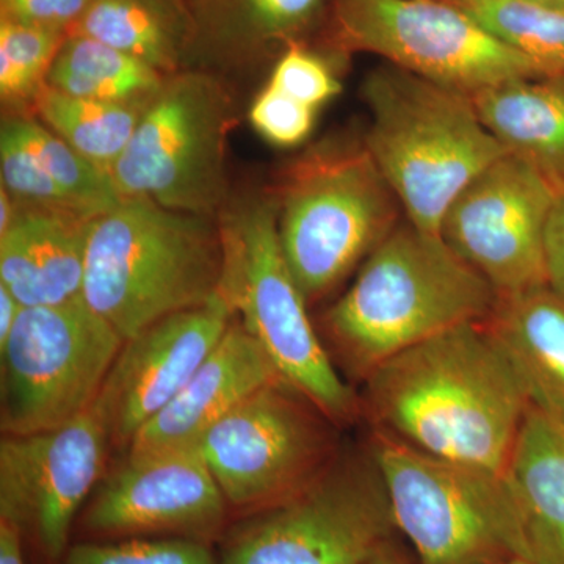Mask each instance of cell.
I'll return each instance as SVG.
<instances>
[{
	"instance_id": "cell-1",
	"label": "cell",
	"mask_w": 564,
	"mask_h": 564,
	"mask_svg": "<svg viewBox=\"0 0 564 564\" xmlns=\"http://www.w3.org/2000/svg\"><path fill=\"white\" fill-rule=\"evenodd\" d=\"M366 380L367 411L383 433L437 458L507 473L532 403L485 322L414 345Z\"/></svg>"
},
{
	"instance_id": "cell-2",
	"label": "cell",
	"mask_w": 564,
	"mask_h": 564,
	"mask_svg": "<svg viewBox=\"0 0 564 564\" xmlns=\"http://www.w3.org/2000/svg\"><path fill=\"white\" fill-rule=\"evenodd\" d=\"M497 292L443 237L395 226L326 314V329L362 378L414 345L486 322Z\"/></svg>"
},
{
	"instance_id": "cell-3",
	"label": "cell",
	"mask_w": 564,
	"mask_h": 564,
	"mask_svg": "<svg viewBox=\"0 0 564 564\" xmlns=\"http://www.w3.org/2000/svg\"><path fill=\"white\" fill-rule=\"evenodd\" d=\"M217 218L124 198L88 225L85 303L129 340L220 292Z\"/></svg>"
},
{
	"instance_id": "cell-4",
	"label": "cell",
	"mask_w": 564,
	"mask_h": 564,
	"mask_svg": "<svg viewBox=\"0 0 564 564\" xmlns=\"http://www.w3.org/2000/svg\"><path fill=\"white\" fill-rule=\"evenodd\" d=\"M362 98L372 117L364 143L408 221L443 237L445 214L459 193L510 151L469 96L389 63L369 73Z\"/></svg>"
},
{
	"instance_id": "cell-5",
	"label": "cell",
	"mask_w": 564,
	"mask_h": 564,
	"mask_svg": "<svg viewBox=\"0 0 564 564\" xmlns=\"http://www.w3.org/2000/svg\"><path fill=\"white\" fill-rule=\"evenodd\" d=\"M223 243L220 293L258 340L281 380L329 422H350L358 399L334 369L285 262L273 196L229 199L217 217Z\"/></svg>"
},
{
	"instance_id": "cell-6",
	"label": "cell",
	"mask_w": 564,
	"mask_h": 564,
	"mask_svg": "<svg viewBox=\"0 0 564 564\" xmlns=\"http://www.w3.org/2000/svg\"><path fill=\"white\" fill-rule=\"evenodd\" d=\"M285 262L321 299L395 228L399 199L366 143L329 140L285 166L273 193Z\"/></svg>"
},
{
	"instance_id": "cell-7",
	"label": "cell",
	"mask_w": 564,
	"mask_h": 564,
	"mask_svg": "<svg viewBox=\"0 0 564 564\" xmlns=\"http://www.w3.org/2000/svg\"><path fill=\"white\" fill-rule=\"evenodd\" d=\"M375 440L393 521L421 564L527 560L521 514L505 475L437 458L388 433Z\"/></svg>"
},
{
	"instance_id": "cell-8",
	"label": "cell",
	"mask_w": 564,
	"mask_h": 564,
	"mask_svg": "<svg viewBox=\"0 0 564 564\" xmlns=\"http://www.w3.org/2000/svg\"><path fill=\"white\" fill-rule=\"evenodd\" d=\"M236 122L218 74L180 70L148 104L111 180L122 198L217 218L229 202L226 148Z\"/></svg>"
},
{
	"instance_id": "cell-9",
	"label": "cell",
	"mask_w": 564,
	"mask_h": 564,
	"mask_svg": "<svg viewBox=\"0 0 564 564\" xmlns=\"http://www.w3.org/2000/svg\"><path fill=\"white\" fill-rule=\"evenodd\" d=\"M380 469L329 463L302 491L229 527L220 564H366L395 530Z\"/></svg>"
},
{
	"instance_id": "cell-10",
	"label": "cell",
	"mask_w": 564,
	"mask_h": 564,
	"mask_svg": "<svg viewBox=\"0 0 564 564\" xmlns=\"http://www.w3.org/2000/svg\"><path fill=\"white\" fill-rule=\"evenodd\" d=\"M124 339L84 299L22 307L0 344L3 434L51 432L98 400Z\"/></svg>"
},
{
	"instance_id": "cell-11",
	"label": "cell",
	"mask_w": 564,
	"mask_h": 564,
	"mask_svg": "<svg viewBox=\"0 0 564 564\" xmlns=\"http://www.w3.org/2000/svg\"><path fill=\"white\" fill-rule=\"evenodd\" d=\"M329 41L467 96L545 77L454 0H332Z\"/></svg>"
},
{
	"instance_id": "cell-12",
	"label": "cell",
	"mask_w": 564,
	"mask_h": 564,
	"mask_svg": "<svg viewBox=\"0 0 564 564\" xmlns=\"http://www.w3.org/2000/svg\"><path fill=\"white\" fill-rule=\"evenodd\" d=\"M329 421L284 381L259 389L199 441V454L232 513L284 502L328 466Z\"/></svg>"
},
{
	"instance_id": "cell-13",
	"label": "cell",
	"mask_w": 564,
	"mask_h": 564,
	"mask_svg": "<svg viewBox=\"0 0 564 564\" xmlns=\"http://www.w3.org/2000/svg\"><path fill=\"white\" fill-rule=\"evenodd\" d=\"M110 434L93 408L51 432L0 443V521L10 522L46 564H61L82 507L106 464Z\"/></svg>"
},
{
	"instance_id": "cell-14",
	"label": "cell",
	"mask_w": 564,
	"mask_h": 564,
	"mask_svg": "<svg viewBox=\"0 0 564 564\" xmlns=\"http://www.w3.org/2000/svg\"><path fill=\"white\" fill-rule=\"evenodd\" d=\"M558 193L543 173L508 152L459 193L441 234L497 296L549 285L545 231Z\"/></svg>"
},
{
	"instance_id": "cell-15",
	"label": "cell",
	"mask_w": 564,
	"mask_h": 564,
	"mask_svg": "<svg viewBox=\"0 0 564 564\" xmlns=\"http://www.w3.org/2000/svg\"><path fill=\"white\" fill-rule=\"evenodd\" d=\"M231 510L198 447L128 458L98 486L77 524L84 540L184 538L214 544Z\"/></svg>"
},
{
	"instance_id": "cell-16",
	"label": "cell",
	"mask_w": 564,
	"mask_h": 564,
	"mask_svg": "<svg viewBox=\"0 0 564 564\" xmlns=\"http://www.w3.org/2000/svg\"><path fill=\"white\" fill-rule=\"evenodd\" d=\"M232 318L218 292L202 306L166 315L126 340L95 403L110 440L129 447L191 381Z\"/></svg>"
},
{
	"instance_id": "cell-17",
	"label": "cell",
	"mask_w": 564,
	"mask_h": 564,
	"mask_svg": "<svg viewBox=\"0 0 564 564\" xmlns=\"http://www.w3.org/2000/svg\"><path fill=\"white\" fill-rule=\"evenodd\" d=\"M276 381L282 380L269 356L234 315L191 381L133 437L128 458L195 448L234 408Z\"/></svg>"
},
{
	"instance_id": "cell-18",
	"label": "cell",
	"mask_w": 564,
	"mask_h": 564,
	"mask_svg": "<svg viewBox=\"0 0 564 564\" xmlns=\"http://www.w3.org/2000/svg\"><path fill=\"white\" fill-rule=\"evenodd\" d=\"M2 187L18 206L95 220L122 202L109 173L73 150L33 113H3Z\"/></svg>"
},
{
	"instance_id": "cell-19",
	"label": "cell",
	"mask_w": 564,
	"mask_h": 564,
	"mask_svg": "<svg viewBox=\"0 0 564 564\" xmlns=\"http://www.w3.org/2000/svg\"><path fill=\"white\" fill-rule=\"evenodd\" d=\"M326 0H188L191 36L185 69L247 70L303 40Z\"/></svg>"
},
{
	"instance_id": "cell-20",
	"label": "cell",
	"mask_w": 564,
	"mask_h": 564,
	"mask_svg": "<svg viewBox=\"0 0 564 564\" xmlns=\"http://www.w3.org/2000/svg\"><path fill=\"white\" fill-rule=\"evenodd\" d=\"M90 221L63 212L18 206L0 234V285L22 307L84 299Z\"/></svg>"
},
{
	"instance_id": "cell-21",
	"label": "cell",
	"mask_w": 564,
	"mask_h": 564,
	"mask_svg": "<svg viewBox=\"0 0 564 564\" xmlns=\"http://www.w3.org/2000/svg\"><path fill=\"white\" fill-rule=\"evenodd\" d=\"M532 564H564V417L530 406L508 463Z\"/></svg>"
},
{
	"instance_id": "cell-22",
	"label": "cell",
	"mask_w": 564,
	"mask_h": 564,
	"mask_svg": "<svg viewBox=\"0 0 564 564\" xmlns=\"http://www.w3.org/2000/svg\"><path fill=\"white\" fill-rule=\"evenodd\" d=\"M518 370L530 403L564 417V299L549 285L499 296L485 322Z\"/></svg>"
},
{
	"instance_id": "cell-23",
	"label": "cell",
	"mask_w": 564,
	"mask_h": 564,
	"mask_svg": "<svg viewBox=\"0 0 564 564\" xmlns=\"http://www.w3.org/2000/svg\"><path fill=\"white\" fill-rule=\"evenodd\" d=\"M469 98L486 128L511 154L564 192V76L505 82Z\"/></svg>"
},
{
	"instance_id": "cell-24",
	"label": "cell",
	"mask_w": 564,
	"mask_h": 564,
	"mask_svg": "<svg viewBox=\"0 0 564 564\" xmlns=\"http://www.w3.org/2000/svg\"><path fill=\"white\" fill-rule=\"evenodd\" d=\"M68 35L99 41L173 76L185 69L191 17L184 0H91Z\"/></svg>"
},
{
	"instance_id": "cell-25",
	"label": "cell",
	"mask_w": 564,
	"mask_h": 564,
	"mask_svg": "<svg viewBox=\"0 0 564 564\" xmlns=\"http://www.w3.org/2000/svg\"><path fill=\"white\" fill-rule=\"evenodd\" d=\"M169 77L99 41L68 35L52 65L47 87L76 98L148 106Z\"/></svg>"
},
{
	"instance_id": "cell-26",
	"label": "cell",
	"mask_w": 564,
	"mask_h": 564,
	"mask_svg": "<svg viewBox=\"0 0 564 564\" xmlns=\"http://www.w3.org/2000/svg\"><path fill=\"white\" fill-rule=\"evenodd\" d=\"M147 106L76 98L46 87L33 115L55 135L102 172L113 166L131 143Z\"/></svg>"
},
{
	"instance_id": "cell-27",
	"label": "cell",
	"mask_w": 564,
	"mask_h": 564,
	"mask_svg": "<svg viewBox=\"0 0 564 564\" xmlns=\"http://www.w3.org/2000/svg\"><path fill=\"white\" fill-rule=\"evenodd\" d=\"M544 76H564V11L532 0H454Z\"/></svg>"
},
{
	"instance_id": "cell-28",
	"label": "cell",
	"mask_w": 564,
	"mask_h": 564,
	"mask_svg": "<svg viewBox=\"0 0 564 564\" xmlns=\"http://www.w3.org/2000/svg\"><path fill=\"white\" fill-rule=\"evenodd\" d=\"M68 33L0 18V99L6 113H33Z\"/></svg>"
},
{
	"instance_id": "cell-29",
	"label": "cell",
	"mask_w": 564,
	"mask_h": 564,
	"mask_svg": "<svg viewBox=\"0 0 564 564\" xmlns=\"http://www.w3.org/2000/svg\"><path fill=\"white\" fill-rule=\"evenodd\" d=\"M61 564H220L212 544L184 538L77 541Z\"/></svg>"
},
{
	"instance_id": "cell-30",
	"label": "cell",
	"mask_w": 564,
	"mask_h": 564,
	"mask_svg": "<svg viewBox=\"0 0 564 564\" xmlns=\"http://www.w3.org/2000/svg\"><path fill=\"white\" fill-rule=\"evenodd\" d=\"M269 84L315 110L343 91L328 58L310 50L303 40L291 41L278 55Z\"/></svg>"
},
{
	"instance_id": "cell-31",
	"label": "cell",
	"mask_w": 564,
	"mask_h": 564,
	"mask_svg": "<svg viewBox=\"0 0 564 564\" xmlns=\"http://www.w3.org/2000/svg\"><path fill=\"white\" fill-rule=\"evenodd\" d=\"M315 115L317 110L313 107L296 101L267 82L251 104L248 120L273 147L296 148L313 133Z\"/></svg>"
},
{
	"instance_id": "cell-32",
	"label": "cell",
	"mask_w": 564,
	"mask_h": 564,
	"mask_svg": "<svg viewBox=\"0 0 564 564\" xmlns=\"http://www.w3.org/2000/svg\"><path fill=\"white\" fill-rule=\"evenodd\" d=\"M91 0H0V18L69 33Z\"/></svg>"
},
{
	"instance_id": "cell-33",
	"label": "cell",
	"mask_w": 564,
	"mask_h": 564,
	"mask_svg": "<svg viewBox=\"0 0 564 564\" xmlns=\"http://www.w3.org/2000/svg\"><path fill=\"white\" fill-rule=\"evenodd\" d=\"M547 284L564 299V192L556 196L545 231Z\"/></svg>"
},
{
	"instance_id": "cell-34",
	"label": "cell",
	"mask_w": 564,
	"mask_h": 564,
	"mask_svg": "<svg viewBox=\"0 0 564 564\" xmlns=\"http://www.w3.org/2000/svg\"><path fill=\"white\" fill-rule=\"evenodd\" d=\"M25 540L20 530L7 521H0V564H28Z\"/></svg>"
},
{
	"instance_id": "cell-35",
	"label": "cell",
	"mask_w": 564,
	"mask_h": 564,
	"mask_svg": "<svg viewBox=\"0 0 564 564\" xmlns=\"http://www.w3.org/2000/svg\"><path fill=\"white\" fill-rule=\"evenodd\" d=\"M22 306L17 299L3 285H0V344L9 339L10 333L13 332Z\"/></svg>"
},
{
	"instance_id": "cell-36",
	"label": "cell",
	"mask_w": 564,
	"mask_h": 564,
	"mask_svg": "<svg viewBox=\"0 0 564 564\" xmlns=\"http://www.w3.org/2000/svg\"><path fill=\"white\" fill-rule=\"evenodd\" d=\"M366 564H408L404 562L403 556L393 549L392 544L384 547L383 551L378 552L370 562Z\"/></svg>"
},
{
	"instance_id": "cell-37",
	"label": "cell",
	"mask_w": 564,
	"mask_h": 564,
	"mask_svg": "<svg viewBox=\"0 0 564 564\" xmlns=\"http://www.w3.org/2000/svg\"><path fill=\"white\" fill-rule=\"evenodd\" d=\"M532 2L541 3L549 9L564 11V0H532Z\"/></svg>"
},
{
	"instance_id": "cell-38",
	"label": "cell",
	"mask_w": 564,
	"mask_h": 564,
	"mask_svg": "<svg viewBox=\"0 0 564 564\" xmlns=\"http://www.w3.org/2000/svg\"><path fill=\"white\" fill-rule=\"evenodd\" d=\"M508 564H532L530 562H527L524 558H514L513 562H510Z\"/></svg>"
},
{
	"instance_id": "cell-39",
	"label": "cell",
	"mask_w": 564,
	"mask_h": 564,
	"mask_svg": "<svg viewBox=\"0 0 564 564\" xmlns=\"http://www.w3.org/2000/svg\"><path fill=\"white\" fill-rule=\"evenodd\" d=\"M184 2H188V0H184Z\"/></svg>"
}]
</instances>
